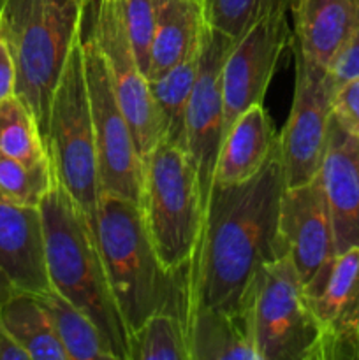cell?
<instances>
[{"label": "cell", "mask_w": 359, "mask_h": 360, "mask_svg": "<svg viewBox=\"0 0 359 360\" xmlns=\"http://www.w3.org/2000/svg\"><path fill=\"white\" fill-rule=\"evenodd\" d=\"M0 267L18 292L41 295L51 290L39 206L0 195Z\"/></svg>", "instance_id": "obj_16"}, {"label": "cell", "mask_w": 359, "mask_h": 360, "mask_svg": "<svg viewBox=\"0 0 359 360\" xmlns=\"http://www.w3.org/2000/svg\"><path fill=\"white\" fill-rule=\"evenodd\" d=\"M246 320L259 360H322L319 323L287 255L263 267Z\"/></svg>", "instance_id": "obj_7"}, {"label": "cell", "mask_w": 359, "mask_h": 360, "mask_svg": "<svg viewBox=\"0 0 359 360\" xmlns=\"http://www.w3.org/2000/svg\"><path fill=\"white\" fill-rule=\"evenodd\" d=\"M234 44L236 41L231 37L204 23L199 67L185 116V151L199 183L203 213L213 185L215 164L224 136L222 67Z\"/></svg>", "instance_id": "obj_11"}, {"label": "cell", "mask_w": 359, "mask_h": 360, "mask_svg": "<svg viewBox=\"0 0 359 360\" xmlns=\"http://www.w3.org/2000/svg\"><path fill=\"white\" fill-rule=\"evenodd\" d=\"M139 206L162 266L169 273L190 269L203 225V204L185 150L162 141L143 158Z\"/></svg>", "instance_id": "obj_5"}, {"label": "cell", "mask_w": 359, "mask_h": 360, "mask_svg": "<svg viewBox=\"0 0 359 360\" xmlns=\"http://www.w3.org/2000/svg\"><path fill=\"white\" fill-rule=\"evenodd\" d=\"M289 14H280L246 32L225 56L222 67L224 136L241 112L263 104L278 60L294 42ZM222 136V139H224Z\"/></svg>", "instance_id": "obj_13"}, {"label": "cell", "mask_w": 359, "mask_h": 360, "mask_svg": "<svg viewBox=\"0 0 359 360\" xmlns=\"http://www.w3.org/2000/svg\"><path fill=\"white\" fill-rule=\"evenodd\" d=\"M51 165L30 167L0 151V195L23 206H39L55 186Z\"/></svg>", "instance_id": "obj_27"}, {"label": "cell", "mask_w": 359, "mask_h": 360, "mask_svg": "<svg viewBox=\"0 0 359 360\" xmlns=\"http://www.w3.org/2000/svg\"><path fill=\"white\" fill-rule=\"evenodd\" d=\"M278 144L273 120L263 104H256L238 116L225 132L215 164L213 183L232 185L256 176Z\"/></svg>", "instance_id": "obj_18"}, {"label": "cell", "mask_w": 359, "mask_h": 360, "mask_svg": "<svg viewBox=\"0 0 359 360\" xmlns=\"http://www.w3.org/2000/svg\"><path fill=\"white\" fill-rule=\"evenodd\" d=\"M320 181L329 207L336 253L359 248V137L331 115Z\"/></svg>", "instance_id": "obj_15"}, {"label": "cell", "mask_w": 359, "mask_h": 360, "mask_svg": "<svg viewBox=\"0 0 359 360\" xmlns=\"http://www.w3.org/2000/svg\"><path fill=\"white\" fill-rule=\"evenodd\" d=\"M81 46L97 148L101 192L141 204L143 157L116 98L108 65L90 28L87 34L81 30Z\"/></svg>", "instance_id": "obj_8"}, {"label": "cell", "mask_w": 359, "mask_h": 360, "mask_svg": "<svg viewBox=\"0 0 359 360\" xmlns=\"http://www.w3.org/2000/svg\"><path fill=\"white\" fill-rule=\"evenodd\" d=\"M0 151L30 167L51 165L35 116L18 95L0 101Z\"/></svg>", "instance_id": "obj_24"}, {"label": "cell", "mask_w": 359, "mask_h": 360, "mask_svg": "<svg viewBox=\"0 0 359 360\" xmlns=\"http://www.w3.org/2000/svg\"><path fill=\"white\" fill-rule=\"evenodd\" d=\"M329 74L334 83V88L340 86L345 81L359 77V25L355 28L354 35L351 37V41L347 42V46L341 49V53L336 56L333 65L329 67Z\"/></svg>", "instance_id": "obj_30"}, {"label": "cell", "mask_w": 359, "mask_h": 360, "mask_svg": "<svg viewBox=\"0 0 359 360\" xmlns=\"http://www.w3.org/2000/svg\"><path fill=\"white\" fill-rule=\"evenodd\" d=\"M308 304L319 323L322 360H359V248L338 253Z\"/></svg>", "instance_id": "obj_14"}, {"label": "cell", "mask_w": 359, "mask_h": 360, "mask_svg": "<svg viewBox=\"0 0 359 360\" xmlns=\"http://www.w3.org/2000/svg\"><path fill=\"white\" fill-rule=\"evenodd\" d=\"M44 304L69 360H115L90 316L55 288L37 295Z\"/></svg>", "instance_id": "obj_22"}, {"label": "cell", "mask_w": 359, "mask_h": 360, "mask_svg": "<svg viewBox=\"0 0 359 360\" xmlns=\"http://www.w3.org/2000/svg\"><path fill=\"white\" fill-rule=\"evenodd\" d=\"M199 53L201 48L164 76L150 81L151 95L164 123V141L182 150H185L187 105L199 67Z\"/></svg>", "instance_id": "obj_23"}, {"label": "cell", "mask_w": 359, "mask_h": 360, "mask_svg": "<svg viewBox=\"0 0 359 360\" xmlns=\"http://www.w3.org/2000/svg\"><path fill=\"white\" fill-rule=\"evenodd\" d=\"M204 23L201 0H157L148 81L164 76L201 48Z\"/></svg>", "instance_id": "obj_19"}, {"label": "cell", "mask_w": 359, "mask_h": 360, "mask_svg": "<svg viewBox=\"0 0 359 360\" xmlns=\"http://www.w3.org/2000/svg\"><path fill=\"white\" fill-rule=\"evenodd\" d=\"M130 360H190L185 320L169 311L144 320L130 333Z\"/></svg>", "instance_id": "obj_25"}, {"label": "cell", "mask_w": 359, "mask_h": 360, "mask_svg": "<svg viewBox=\"0 0 359 360\" xmlns=\"http://www.w3.org/2000/svg\"><path fill=\"white\" fill-rule=\"evenodd\" d=\"M94 234L129 334L160 311L189 319V271L169 273L153 248L143 210L123 197L102 193Z\"/></svg>", "instance_id": "obj_2"}, {"label": "cell", "mask_w": 359, "mask_h": 360, "mask_svg": "<svg viewBox=\"0 0 359 360\" xmlns=\"http://www.w3.org/2000/svg\"><path fill=\"white\" fill-rule=\"evenodd\" d=\"M190 360H259L248 322L218 309L196 306L187 319Z\"/></svg>", "instance_id": "obj_20"}, {"label": "cell", "mask_w": 359, "mask_h": 360, "mask_svg": "<svg viewBox=\"0 0 359 360\" xmlns=\"http://www.w3.org/2000/svg\"><path fill=\"white\" fill-rule=\"evenodd\" d=\"M294 46L329 70L359 25V0H296Z\"/></svg>", "instance_id": "obj_17"}, {"label": "cell", "mask_w": 359, "mask_h": 360, "mask_svg": "<svg viewBox=\"0 0 359 360\" xmlns=\"http://www.w3.org/2000/svg\"><path fill=\"white\" fill-rule=\"evenodd\" d=\"M333 118L348 134L359 137V77L336 86L333 94Z\"/></svg>", "instance_id": "obj_29"}, {"label": "cell", "mask_w": 359, "mask_h": 360, "mask_svg": "<svg viewBox=\"0 0 359 360\" xmlns=\"http://www.w3.org/2000/svg\"><path fill=\"white\" fill-rule=\"evenodd\" d=\"M92 35L108 65L122 111L132 129L141 157L164 141V123L151 95L150 81L137 63L120 0H88Z\"/></svg>", "instance_id": "obj_9"}, {"label": "cell", "mask_w": 359, "mask_h": 360, "mask_svg": "<svg viewBox=\"0 0 359 360\" xmlns=\"http://www.w3.org/2000/svg\"><path fill=\"white\" fill-rule=\"evenodd\" d=\"M284 188L278 144L250 179L211 185L199 243L190 262L189 313L196 306H206L246 320L259 273L285 257L278 232Z\"/></svg>", "instance_id": "obj_1"}, {"label": "cell", "mask_w": 359, "mask_h": 360, "mask_svg": "<svg viewBox=\"0 0 359 360\" xmlns=\"http://www.w3.org/2000/svg\"><path fill=\"white\" fill-rule=\"evenodd\" d=\"M120 6L134 55L143 72L146 74L150 65L151 41L157 25V0H120Z\"/></svg>", "instance_id": "obj_28"}, {"label": "cell", "mask_w": 359, "mask_h": 360, "mask_svg": "<svg viewBox=\"0 0 359 360\" xmlns=\"http://www.w3.org/2000/svg\"><path fill=\"white\" fill-rule=\"evenodd\" d=\"M204 21L232 41H239L256 25L289 14L296 0H201Z\"/></svg>", "instance_id": "obj_26"}, {"label": "cell", "mask_w": 359, "mask_h": 360, "mask_svg": "<svg viewBox=\"0 0 359 360\" xmlns=\"http://www.w3.org/2000/svg\"><path fill=\"white\" fill-rule=\"evenodd\" d=\"M88 0H0V39L16 67V95L48 137L49 109L83 30Z\"/></svg>", "instance_id": "obj_4"}, {"label": "cell", "mask_w": 359, "mask_h": 360, "mask_svg": "<svg viewBox=\"0 0 359 360\" xmlns=\"http://www.w3.org/2000/svg\"><path fill=\"white\" fill-rule=\"evenodd\" d=\"M0 320L28 360H69L44 304L35 294L16 292L0 308Z\"/></svg>", "instance_id": "obj_21"}, {"label": "cell", "mask_w": 359, "mask_h": 360, "mask_svg": "<svg viewBox=\"0 0 359 360\" xmlns=\"http://www.w3.org/2000/svg\"><path fill=\"white\" fill-rule=\"evenodd\" d=\"M0 360H28V355L14 343L0 320Z\"/></svg>", "instance_id": "obj_32"}, {"label": "cell", "mask_w": 359, "mask_h": 360, "mask_svg": "<svg viewBox=\"0 0 359 360\" xmlns=\"http://www.w3.org/2000/svg\"><path fill=\"white\" fill-rule=\"evenodd\" d=\"M278 232L285 255L298 271L306 299L326 281L336 259L333 224L320 176L298 186H285L280 200Z\"/></svg>", "instance_id": "obj_12"}, {"label": "cell", "mask_w": 359, "mask_h": 360, "mask_svg": "<svg viewBox=\"0 0 359 360\" xmlns=\"http://www.w3.org/2000/svg\"><path fill=\"white\" fill-rule=\"evenodd\" d=\"M46 148L56 183L83 210L94 229L102 192L81 37L53 94Z\"/></svg>", "instance_id": "obj_6"}, {"label": "cell", "mask_w": 359, "mask_h": 360, "mask_svg": "<svg viewBox=\"0 0 359 360\" xmlns=\"http://www.w3.org/2000/svg\"><path fill=\"white\" fill-rule=\"evenodd\" d=\"M51 288L87 313L115 360H130V334L87 214L60 183L39 204Z\"/></svg>", "instance_id": "obj_3"}, {"label": "cell", "mask_w": 359, "mask_h": 360, "mask_svg": "<svg viewBox=\"0 0 359 360\" xmlns=\"http://www.w3.org/2000/svg\"><path fill=\"white\" fill-rule=\"evenodd\" d=\"M11 95H16V67L6 42L0 39V101Z\"/></svg>", "instance_id": "obj_31"}, {"label": "cell", "mask_w": 359, "mask_h": 360, "mask_svg": "<svg viewBox=\"0 0 359 360\" xmlns=\"http://www.w3.org/2000/svg\"><path fill=\"white\" fill-rule=\"evenodd\" d=\"M294 58V97L287 122L278 134L285 186L305 185L319 174L336 90L329 70L305 58L296 46Z\"/></svg>", "instance_id": "obj_10"}, {"label": "cell", "mask_w": 359, "mask_h": 360, "mask_svg": "<svg viewBox=\"0 0 359 360\" xmlns=\"http://www.w3.org/2000/svg\"><path fill=\"white\" fill-rule=\"evenodd\" d=\"M16 287L13 285V281L7 278V274L4 273V269L0 267V308H2L4 304H6L7 301H9L11 297H13L14 294H16Z\"/></svg>", "instance_id": "obj_33"}]
</instances>
